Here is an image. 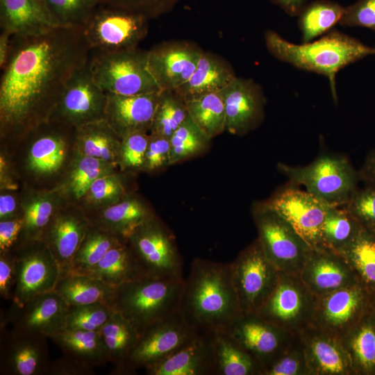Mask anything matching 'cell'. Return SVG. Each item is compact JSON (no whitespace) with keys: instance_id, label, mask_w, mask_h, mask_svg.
<instances>
[{"instance_id":"6da1fadb","label":"cell","mask_w":375,"mask_h":375,"mask_svg":"<svg viewBox=\"0 0 375 375\" xmlns=\"http://www.w3.org/2000/svg\"><path fill=\"white\" fill-rule=\"evenodd\" d=\"M83 28L12 35L0 80L1 145L48 120L67 84L89 60Z\"/></svg>"},{"instance_id":"7a4b0ae2","label":"cell","mask_w":375,"mask_h":375,"mask_svg":"<svg viewBox=\"0 0 375 375\" xmlns=\"http://www.w3.org/2000/svg\"><path fill=\"white\" fill-rule=\"evenodd\" d=\"M76 127L48 119L15 140L1 145L21 187L56 189L78 154Z\"/></svg>"},{"instance_id":"3957f363","label":"cell","mask_w":375,"mask_h":375,"mask_svg":"<svg viewBox=\"0 0 375 375\" xmlns=\"http://www.w3.org/2000/svg\"><path fill=\"white\" fill-rule=\"evenodd\" d=\"M179 312L199 333L226 331L243 314L231 263L194 259L184 279Z\"/></svg>"},{"instance_id":"277c9868","label":"cell","mask_w":375,"mask_h":375,"mask_svg":"<svg viewBox=\"0 0 375 375\" xmlns=\"http://www.w3.org/2000/svg\"><path fill=\"white\" fill-rule=\"evenodd\" d=\"M265 39L267 49L278 60L328 78L335 103L338 102L337 73L366 56L375 55V47L336 30L301 44L291 43L273 31H266Z\"/></svg>"},{"instance_id":"5b68a950","label":"cell","mask_w":375,"mask_h":375,"mask_svg":"<svg viewBox=\"0 0 375 375\" xmlns=\"http://www.w3.org/2000/svg\"><path fill=\"white\" fill-rule=\"evenodd\" d=\"M184 278L143 276L115 288L111 304L140 333L179 310Z\"/></svg>"},{"instance_id":"8992f818","label":"cell","mask_w":375,"mask_h":375,"mask_svg":"<svg viewBox=\"0 0 375 375\" xmlns=\"http://www.w3.org/2000/svg\"><path fill=\"white\" fill-rule=\"evenodd\" d=\"M278 168L292 185L305 187L329 205L344 206L358 188V172L343 156L324 154L306 166L279 163Z\"/></svg>"},{"instance_id":"52a82bcc","label":"cell","mask_w":375,"mask_h":375,"mask_svg":"<svg viewBox=\"0 0 375 375\" xmlns=\"http://www.w3.org/2000/svg\"><path fill=\"white\" fill-rule=\"evenodd\" d=\"M89 66L94 80L107 94L135 95L161 92L149 69L147 51L136 48L91 51Z\"/></svg>"},{"instance_id":"ba28073f","label":"cell","mask_w":375,"mask_h":375,"mask_svg":"<svg viewBox=\"0 0 375 375\" xmlns=\"http://www.w3.org/2000/svg\"><path fill=\"white\" fill-rule=\"evenodd\" d=\"M253 217L264 252L280 272L299 274L312 249L266 202L256 206Z\"/></svg>"},{"instance_id":"9c48e42d","label":"cell","mask_w":375,"mask_h":375,"mask_svg":"<svg viewBox=\"0 0 375 375\" xmlns=\"http://www.w3.org/2000/svg\"><path fill=\"white\" fill-rule=\"evenodd\" d=\"M126 240L144 276L183 278V260L174 237L156 215L138 226Z\"/></svg>"},{"instance_id":"30bf717a","label":"cell","mask_w":375,"mask_h":375,"mask_svg":"<svg viewBox=\"0 0 375 375\" xmlns=\"http://www.w3.org/2000/svg\"><path fill=\"white\" fill-rule=\"evenodd\" d=\"M199 332L179 310L156 321L140 332L137 342L117 375L135 374L167 358L190 342Z\"/></svg>"},{"instance_id":"8fae6325","label":"cell","mask_w":375,"mask_h":375,"mask_svg":"<svg viewBox=\"0 0 375 375\" xmlns=\"http://www.w3.org/2000/svg\"><path fill=\"white\" fill-rule=\"evenodd\" d=\"M149 19L140 14L100 4L83 28L91 51L136 48L147 33Z\"/></svg>"},{"instance_id":"7c38bea8","label":"cell","mask_w":375,"mask_h":375,"mask_svg":"<svg viewBox=\"0 0 375 375\" xmlns=\"http://www.w3.org/2000/svg\"><path fill=\"white\" fill-rule=\"evenodd\" d=\"M317 299L299 274L280 272L275 288L256 313L279 328L298 334L312 325Z\"/></svg>"},{"instance_id":"4fadbf2b","label":"cell","mask_w":375,"mask_h":375,"mask_svg":"<svg viewBox=\"0 0 375 375\" xmlns=\"http://www.w3.org/2000/svg\"><path fill=\"white\" fill-rule=\"evenodd\" d=\"M231 263L233 285L243 313H256L275 288L280 272L257 238Z\"/></svg>"},{"instance_id":"5bb4252c","label":"cell","mask_w":375,"mask_h":375,"mask_svg":"<svg viewBox=\"0 0 375 375\" xmlns=\"http://www.w3.org/2000/svg\"><path fill=\"white\" fill-rule=\"evenodd\" d=\"M8 253L13 257L17 275L12 302L24 303L39 294L54 290L60 270L42 240L20 242Z\"/></svg>"},{"instance_id":"9a60e30c","label":"cell","mask_w":375,"mask_h":375,"mask_svg":"<svg viewBox=\"0 0 375 375\" xmlns=\"http://www.w3.org/2000/svg\"><path fill=\"white\" fill-rule=\"evenodd\" d=\"M108 94L95 82L87 64L67 84L49 119L72 126L104 119Z\"/></svg>"},{"instance_id":"2e32d148","label":"cell","mask_w":375,"mask_h":375,"mask_svg":"<svg viewBox=\"0 0 375 375\" xmlns=\"http://www.w3.org/2000/svg\"><path fill=\"white\" fill-rule=\"evenodd\" d=\"M266 203L288 222L312 249L324 248L321 228L332 205L292 185L278 192Z\"/></svg>"},{"instance_id":"e0dca14e","label":"cell","mask_w":375,"mask_h":375,"mask_svg":"<svg viewBox=\"0 0 375 375\" xmlns=\"http://www.w3.org/2000/svg\"><path fill=\"white\" fill-rule=\"evenodd\" d=\"M68 306L52 290L39 294L24 303L12 302L1 318V328H11L50 338L65 328Z\"/></svg>"},{"instance_id":"ac0fdd59","label":"cell","mask_w":375,"mask_h":375,"mask_svg":"<svg viewBox=\"0 0 375 375\" xmlns=\"http://www.w3.org/2000/svg\"><path fill=\"white\" fill-rule=\"evenodd\" d=\"M369 310V292L358 283L317 297L312 325L342 337Z\"/></svg>"},{"instance_id":"d6986e66","label":"cell","mask_w":375,"mask_h":375,"mask_svg":"<svg viewBox=\"0 0 375 375\" xmlns=\"http://www.w3.org/2000/svg\"><path fill=\"white\" fill-rule=\"evenodd\" d=\"M47 338L1 328L0 374L47 375L51 362Z\"/></svg>"},{"instance_id":"ffe728a7","label":"cell","mask_w":375,"mask_h":375,"mask_svg":"<svg viewBox=\"0 0 375 375\" xmlns=\"http://www.w3.org/2000/svg\"><path fill=\"white\" fill-rule=\"evenodd\" d=\"M90 226V219L79 205L65 203L46 227L41 240L52 253L60 273L72 270L76 253Z\"/></svg>"},{"instance_id":"44dd1931","label":"cell","mask_w":375,"mask_h":375,"mask_svg":"<svg viewBox=\"0 0 375 375\" xmlns=\"http://www.w3.org/2000/svg\"><path fill=\"white\" fill-rule=\"evenodd\" d=\"M226 331L259 362L262 369L283 353L296 335L257 313H243Z\"/></svg>"},{"instance_id":"7402d4cb","label":"cell","mask_w":375,"mask_h":375,"mask_svg":"<svg viewBox=\"0 0 375 375\" xmlns=\"http://www.w3.org/2000/svg\"><path fill=\"white\" fill-rule=\"evenodd\" d=\"M203 51L183 43H166L147 51L150 72L161 92H175L194 73Z\"/></svg>"},{"instance_id":"603a6c76","label":"cell","mask_w":375,"mask_h":375,"mask_svg":"<svg viewBox=\"0 0 375 375\" xmlns=\"http://www.w3.org/2000/svg\"><path fill=\"white\" fill-rule=\"evenodd\" d=\"M299 275L317 297L360 283L343 255L328 248L312 249Z\"/></svg>"},{"instance_id":"cb8c5ba5","label":"cell","mask_w":375,"mask_h":375,"mask_svg":"<svg viewBox=\"0 0 375 375\" xmlns=\"http://www.w3.org/2000/svg\"><path fill=\"white\" fill-rule=\"evenodd\" d=\"M226 113V131L242 135L253 130L264 116L265 98L251 80L237 76L222 90Z\"/></svg>"},{"instance_id":"d4e9b609","label":"cell","mask_w":375,"mask_h":375,"mask_svg":"<svg viewBox=\"0 0 375 375\" xmlns=\"http://www.w3.org/2000/svg\"><path fill=\"white\" fill-rule=\"evenodd\" d=\"M299 335L311 375H355L341 337L313 325Z\"/></svg>"},{"instance_id":"484cf974","label":"cell","mask_w":375,"mask_h":375,"mask_svg":"<svg viewBox=\"0 0 375 375\" xmlns=\"http://www.w3.org/2000/svg\"><path fill=\"white\" fill-rule=\"evenodd\" d=\"M161 92L108 94L104 119L122 138L135 132L149 133Z\"/></svg>"},{"instance_id":"4316f807","label":"cell","mask_w":375,"mask_h":375,"mask_svg":"<svg viewBox=\"0 0 375 375\" xmlns=\"http://www.w3.org/2000/svg\"><path fill=\"white\" fill-rule=\"evenodd\" d=\"M148 375H214L212 333H198L161 362L145 369Z\"/></svg>"},{"instance_id":"83f0119b","label":"cell","mask_w":375,"mask_h":375,"mask_svg":"<svg viewBox=\"0 0 375 375\" xmlns=\"http://www.w3.org/2000/svg\"><path fill=\"white\" fill-rule=\"evenodd\" d=\"M59 27L44 0H0V28L12 35H35Z\"/></svg>"},{"instance_id":"f1b7e54d","label":"cell","mask_w":375,"mask_h":375,"mask_svg":"<svg viewBox=\"0 0 375 375\" xmlns=\"http://www.w3.org/2000/svg\"><path fill=\"white\" fill-rule=\"evenodd\" d=\"M85 213L91 224L125 240L138 226L155 216L147 204L131 194L115 203Z\"/></svg>"},{"instance_id":"f546056e","label":"cell","mask_w":375,"mask_h":375,"mask_svg":"<svg viewBox=\"0 0 375 375\" xmlns=\"http://www.w3.org/2000/svg\"><path fill=\"white\" fill-rule=\"evenodd\" d=\"M19 197L23 212V227L18 243L41 240L53 216L66 202L56 190H36L22 186Z\"/></svg>"},{"instance_id":"4dcf8cb0","label":"cell","mask_w":375,"mask_h":375,"mask_svg":"<svg viewBox=\"0 0 375 375\" xmlns=\"http://www.w3.org/2000/svg\"><path fill=\"white\" fill-rule=\"evenodd\" d=\"M119 170L117 165L78 153L58 186L65 202L79 204L92 183L98 178Z\"/></svg>"},{"instance_id":"1f68e13d","label":"cell","mask_w":375,"mask_h":375,"mask_svg":"<svg viewBox=\"0 0 375 375\" xmlns=\"http://www.w3.org/2000/svg\"><path fill=\"white\" fill-rule=\"evenodd\" d=\"M235 77L228 64L215 56L203 51L190 79L173 92L185 101L201 94L221 91Z\"/></svg>"},{"instance_id":"d6a6232c","label":"cell","mask_w":375,"mask_h":375,"mask_svg":"<svg viewBox=\"0 0 375 375\" xmlns=\"http://www.w3.org/2000/svg\"><path fill=\"white\" fill-rule=\"evenodd\" d=\"M115 287L88 274L73 271L60 273L54 290L67 306L112 303Z\"/></svg>"},{"instance_id":"836d02e7","label":"cell","mask_w":375,"mask_h":375,"mask_svg":"<svg viewBox=\"0 0 375 375\" xmlns=\"http://www.w3.org/2000/svg\"><path fill=\"white\" fill-rule=\"evenodd\" d=\"M341 338L355 375H375V313L371 308Z\"/></svg>"},{"instance_id":"e575fe53","label":"cell","mask_w":375,"mask_h":375,"mask_svg":"<svg viewBox=\"0 0 375 375\" xmlns=\"http://www.w3.org/2000/svg\"><path fill=\"white\" fill-rule=\"evenodd\" d=\"M214 375H260L262 367L227 331L212 333Z\"/></svg>"},{"instance_id":"d590c367","label":"cell","mask_w":375,"mask_h":375,"mask_svg":"<svg viewBox=\"0 0 375 375\" xmlns=\"http://www.w3.org/2000/svg\"><path fill=\"white\" fill-rule=\"evenodd\" d=\"M122 139L105 119L76 128V147L80 154L117 166Z\"/></svg>"},{"instance_id":"8d00e7d4","label":"cell","mask_w":375,"mask_h":375,"mask_svg":"<svg viewBox=\"0 0 375 375\" xmlns=\"http://www.w3.org/2000/svg\"><path fill=\"white\" fill-rule=\"evenodd\" d=\"M49 339L61 349L64 355L93 368L109 362L99 331L64 329Z\"/></svg>"},{"instance_id":"74e56055","label":"cell","mask_w":375,"mask_h":375,"mask_svg":"<svg viewBox=\"0 0 375 375\" xmlns=\"http://www.w3.org/2000/svg\"><path fill=\"white\" fill-rule=\"evenodd\" d=\"M85 274L115 288L145 276L126 242L110 249L93 268Z\"/></svg>"},{"instance_id":"f35d334b","label":"cell","mask_w":375,"mask_h":375,"mask_svg":"<svg viewBox=\"0 0 375 375\" xmlns=\"http://www.w3.org/2000/svg\"><path fill=\"white\" fill-rule=\"evenodd\" d=\"M99 333L109 362L114 365L110 374L117 375L137 342L140 333L117 311H115Z\"/></svg>"},{"instance_id":"ab89813d","label":"cell","mask_w":375,"mask_h":375,"mask_svg":"<svg viewBox=\"0 0 375 375\" xmlns=\"http://www.w3.org/2000/svg\"><path fill=\"white\" fill-rule=\"evenodd\" d=\"M364 228L345 206H330L321 228L322 245L341 253Z\"/></svg>"},{"instance_id":"60d3db41","label":"cell","mask_w":375,"mask_h":375,"mask_svg":"<svg viewBox=\"0 0 375 375\" xmlns=\"http://www.w3.org/2000/svg\"><path fill=\"white\" fill-rule=\"evenodd\" d=\"M183 101L191 119L210 139L226 131L222 90L197 95Z\"/></svg>"},{"instance_id":"b9f144b4","label":"cell","mask_w":375,"mask_h":375,"mask_svg":"<svg viewBox=\"0 0 375 375\" xmlns=\"http://www.w3.org/2000/svg\"><path fill=\"white\" fill-rule=\"evenodd\" d=\"M126 242L125 239L90 223L76 253L71 271L87 273L110 249Z\"/></svg>"},{"instance_id":"7bdbcfd3","label":"cell","mask_w":375,"mask_h":375,"mask_svg":"<svg viewBox=\"0 0 375 375\" xmlns=\"http://www.w3.org/2000/svg\"><path fill=\"white\" fill-rule=\"evenodd\" d=\"M344 9L339 3L328 0L315 1L304 6L298 21L303 42L331 31L340 22Z\"/></svg>"},{"instance_id":"ee69618b","label":"cell","mask_w":375,"mask_h":375,"mask_svg":"<svg viewBox=\"0 0 375 375\" xmlns=\"http://www.w3.org/2000/svg\"><path fill=\"white\" fill-rule=\"evenodd\" d=\"M361 283L375 291V233L364 228L342 253Z\"/></svg>"},{"instance_id":"f6af8a7d","label":"cell","mask_w":375,"mask_h":375,"mask_svg":"<svg viewBox=\"0 0 375 375\" xmlns=\"http://www.w3.org/2000/svg\"><path fill=\"white\" fill-rule=\"evenodd\" d=\"M124 172H115L97 178L78 204L85 212H93L115 203L128 195Z\"/></svg>"},{"instance_id":"bcb514c9","label":"cell","mask_w":375,"mask_h":375,"mask_svg":"<svg viewBox=\"0 0 375 375\" xmlns=\"http://www.w3.org/2000/svg\"><path fill=\"white\" fill-rule=\"evenodd\" d=\"M210 140L188 116L169 138L170 165L201 153Z\"/></svg>"},{"instance_id":"7dc6e473","label":"cell","mask_w":375,"mask_h":375,"mask_svg":"<svg viewBox=\"0 0 375 375\" xmlns=\"http://www.w3.org/2000/svg\"><path fill=\"white\" fill-rule=\"evenodd\" d=\"M184 101L172 92H162L149 133L170 138L188 117Z\"/></svg>"},{"instance_id":"c3c4849f","label":"cell","mask_w":375,"mask_h":375,"mask_svg":"<svg viewBox=\"0 0 375 375\" xmlns=\"http://www.w3.org/2000/svg\"><path fill=\"white\" fill-rule=\"evenodd\" d=\"M115 311L108 303L68 306L65 329L99 332Z\"/></svg>"},{"instance_id":"681fc988","label":"cell","mask_w":375,"mask_h":375,"mask_svg":"<svg viewBox=\"0 0 375 375\" xmlns=\"http://www.w3.org/2000/svg\"><path fill=\"white\" fill-rule=\"evenodd\" d=\"M59 26L83 28L100 0H44Z\"/></svg>"},{"instance_id":"f907efd6","label":"cell","mask_w":375,"mask_h":375,"mask_svg":"<svg viewBox=\"0 0 375 375\" xmlns=\"http://www.w3.org/2000/svg\"><path fill=\"white\" fill-rule=\"evenodd\" d=\"M260 375H311L299 333L276 359L262 368Z\"/></svg>"},{"instance_id":"816d5d0a","label":"cell","mask_w":375,"mask_h":375,"mask_svg":"<svg viewBox=\"0 0 375 375\" xmlns=\"http://www.w3.org/2000/svg\"><path fill=\"white\" fill-rule=\"evenodd\" d=\"M149 138V133L146 132H135L122 137L118 161L121 172L144 171Z\"/></svg>"},{"instance_id":"f5cc1de1","label":"cell","mask_w":375,"mask_h":375,"mask_svg":"<svg viewBox=\"0 0 375 375\" xmlns=\"http://www.w3.org/2000/svg\"><path fill=\"white\" fill-rule=\"evenodd\" d=\"M362 226L375 233V189L357 188L345 205Z\"/></svg>"},{"instance_id":"db71d44e","label":"cell","mask_w":375,"mask_h":375,"mask_svg":"<svg viewBox=\"0 0 375 375\" xmlns=\"http://www.w3.org/2000/svg\"><path fill=\"white\" fill-rule=\"evenodd\" d=\"M181 1L182 0H100L101 4L138 13L149 19L169 11Z\"/></svg>"},{"instance_id":"11a10c76","label":"cell","mask_w":375,"mask_h":375,"mask_svg":"<svg viewBox=\"0 0 375 375\" xmlns=\"http://www.w3.org/2000/svg\"><path fill=\"white\" fill-rule=\"evenodd\" d=\"M339 23L344 26H360L375 31V0H358L344 8Z\"/></svg>"},{"instance_id":"9f6ffc18","label":"cell","mask_w":375,"mask_h":375,"mask_svg":"<svg viewBox=\"0 0 375 375\" xmlns=\"http://www.w3.org/2000/svg\"><path fill=\"white\" fill-rule=\"evenodd\" d=\"M169 139L149 133L143 172H153L170 165Z\"/></svg>"},{"instance_id":"6f0895ef","label":"cell","mask_w":375,"mask_h":375,"mask_svg":"<svg viewBox=\"0 0 375 375\" xmlns=\"http://www.w3.org/2000/svg\"><path fill=\"white\" fill-rule=\"evenodd\" d=\"M17 283L15 261L10 253H0V296L12 301Z\"/></svg>"},{"instance_id":"680465c9","label":"cell","mask_w":375,"mask_h":375,"mask_svg":"<svg viewBox=\"0 0 375 375\" xmlns=\"http://www.w3.org/2000/svg\"><path fill=\"white\" fill-rule=\"evenodd\" d=\"M93 367L66 355L51 361L47 375H92Z\"/></svg>"},{"instance_id":"91938a15","label":"cell","mask_w":375,"mask_h":375,"mask_svg":"<svg viewBox=\"0 0 375 375\" xmlns=\"http://www.w3.org/2000/svg\"><path fill=\"white\" fill-rule=\"evenodd\" d=\"M23 217L0 220V253L10 252L18 243Z\"/></svg>"},{"instance_id":"94428289","label":"cell","mask_w":375,"mask_h":375,"mask_svg":"<svg viewBox=\"0 0 375 375\" xmlns=\"http://www.w3.org/2000/svg\"><path fill=\"white\" fill-rule=\"evenodd\" d=\"M23 217L19 190L1 188L0 220Z\"/></svg>"},{"instance_id":"6125c7cd","label":"cell","mask_w":375,"mask_h":375,"mask_svg":"<svg viewBox=\"0 0 375 375\" xmlns=\"http://www.w3.org/2000/svg\"><path fill=\"white\" fill-rule=\"evenodd\" d=\"M358 175L365 186L375 189V149L372 150L366 156Z\"/></svg>"},{"instance_id":"be15d7a7","label":"cell","mask_w":375,"mask_h":375,"mask_svg":"<svg viewBox=\"0 0 375 375\" xmlns=\"http://www.w3.org/2000/svg\"><path fill=\"white\" fill-rule=\"evenodd\" d=\"M12 35L6 31L0 33V69L5 66L11 50Z\"/></svg>"},{"instance_id":"e7e4bbea","label":"cell","mask_w":375,"mask_h":375,"mask_svg":"<svg viewBox=\"0 0 375 375\" xmlns=\"http://www.w3.org/2000/svg\"><path fill=\"white\" fill-rule=\"evenodd\" d=\"M278 5L288 14L290 15H299L303 7L306 0H271Z\"/></svg>"},{"instance_id":"03108f58","label":"cell","mask_w":375,"mask_h":375,"mask_svg":"<svg viewBox=\"0 0 375 375\" xmlns=\"http://www.w3.org/2000/svg\"><path fill=\"white\" fill-rule=\"evenodd\" d=\"M370 308L375 313V291L369 292Z\"/></svg>"}]
</instances>
